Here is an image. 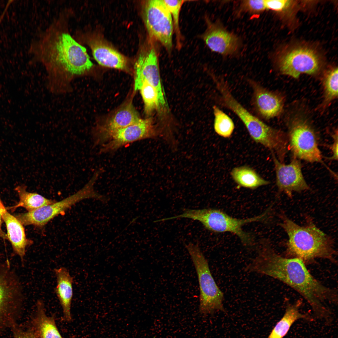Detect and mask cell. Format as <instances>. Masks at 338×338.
I'll use <instances>...</instances> for the list:
<instances>
[{"label":"cell","mask_w":338,"mask_h":338,"mask_svg":"<svg viewBox=\"0 0 338 338\" xmlns=\"http://www.w3.org/2000/svg\"><path fill=\"white\" fill-rule=\"evenodd\" d=\"M13 338H38L34 331L30 327L25 330L21 328L17 322L11 327Z\"/></svg>","instance_id":"4dcf8cb0"},{"label":"cell","mask_w":338,"mask_h":338,"mask_svg":"<svg viewBox=\"0 0 338 338\" xmlns=\"http://www.w3.org/2000/svg\"><path fill=\"white\" fill-rule=\"evenodd\" d=\"M2 203V202L0 198V238L7 239V234L3 231L1 227L3 220L1 215V206Z\"/></svg>","instance_id":"d6a6232c"},{"label":"cell","mask_w":338,"mask_h":338,"mask_svg":"<svg viewBox=\"0 0 338 338\" xmlns=\"http://www.w3.org/2000/svg\"><path fill=\"white\" fill-rule=\"evenodd\" d=\"M217 87L221 103L238 117L253 140L269 149L274 147L280 139L279 130L266 125L243 106L233 95L227 83L220 82Z\"/></svg>","instance_id":"8992f818"},{"label":"cell","mask_w":338,"mask_h":338,"mask_svg":"<svg viewBox=\"0 0 338 338\" xmlns=\"http://www.w3.org/2000/svg\"><path fill=\"white\" fill-rule=\"evenodd\" d=\"M301 304L300 301L298 300L287 306L283 317L276 324L267 338H283L295 321L300 319H309L307 315L300 312Z\"/></svg>","instance_id":"7402d4cb"},{"label":"cell","mask_w":338,"mask_h":338,"mask_svg":"<svg viewBox=\"0 0 338 338\" xmlns=\"http://www.w3.org/2000/svg\"><path fill=\"white\" fill-rule=\"evenodd\" d=\"M248 82L253 91V106L258 115L267 119L280 115L283 107V100L280 97L254 80H249Z\"/></svg>","instance_id":"ac0fdd59"},{"label":"cell","mask_w":338,"mask_h":338,"mask_svg":"<svg viewBox=\"0 0 338 338\" xmlns=\"http://www.w3.org/2000/svg\"><path fill=\"white\" fill-rule=\"evenodd\" d=\"M338 68H333L326 74L324 79L325 102L328 103L338 97Z\"/></svg>","instance_id":"4316f807"},{"label":"cell","mask_w":338,"mask_h":338,"mask_svg":"<svg viewBox=\"0 0 338 338\" xmlns=\"http://www.w3.org/2000/svg\"><path fill=\"white\" fill-rule=\"evenodd\" d=\"M23 299L20 281L8 261L0 263V333L16 323Z\"/></svg>","instance_id":"ba28073f"},{"label":"cell","mask_w":338,"mask_h":338,"mask_svg":"<svg viewBox=\"0 0 338 338\" xmlns=\"http://www.w3.org/2000/svg\"><path fill=\"white\" fill-rule=\"evenodd\" d=\"M159 136H161V132L154 125L152 119H141L113 134L107 141L101 145L100 152L115 151L133 142L146 139L156 138Z\"/></svg>","instance_id":"4fadbf2b"},{"label":"cell","mask_w":338,"mask_h":338,"mask_svg":"<svg viewBox=\"0 0 338 338\" xmlns=\"http://www.w3.org/2000/svg\"><path fill=\"white\" fill-rule=\"evenodd\" d=\"M269 209L262 214L253 218L240 219L229 216L220 210L214 208L186 209L179 215L172 217L176 219L186 218L199 221L207 230L218 233L230 232L236 235L246 246H252L253 240L252 236L242 229L243 226L264 219Z\"/></svg>","instance_id":"277c9868"},{"label":"cell","mask_w":338,"mask_h":338,"mask_svg":"<svg viewBox=\"0 0 338 338\" xmlns=\"http://www.w3.org/2000/svg\"><path fill=\"white\" fill-rule=\"evenodd\" d=\"M31 327L38 338H63L56 326L54 316H47L41 300L38 301Z\"/></svg>","instance_id":"44dd1931"},{"label":"cell","mask_w":338,"mask_h":338,"mask_svg":"<svg viewBox=\"0 0 338 338\" xmlns=\"http://www.w3.org/2000/svg\"><path fill=\"white\" fill-rule=\"evenodd\" d=\"M73 15L70 8L62 10L30 46L32 63L44 68L47 87L53 94L72 92L73 81L88 74L94 66L85 48L71 34L69 22Z\"/></svg>","instance_id":"6da1fadb"},{"label":"cell","mask_w":338,"mask_h":338,"mask_svg":"<svg viewBox=\"0 0 338 338\" xmlns=\"http://www.w3.org/2000/svg\"><path fill=\"white\" fill-rule=\"evenodd\" d=\"M57 279L55 292L63 309L65 320L72 319L71 304L73 296V278L66 268L61 267L54 269Z\"/></svg>","instance_id":"ffe728a7"},{"label":"cell","mask_w":338,"mask_h":338,"mask_svg":"<svg viewBox=\"0 0 338 338\" xmlns=\"http://www.w3.org/2000/svg\"><path fill=\"white\" fill-rule=\"evenodd\" d=\"M276 174V183L279 193H284L291 197L294 192L308 190L307 184L302 171L300 160L293 157L290 162L285 164L281 162L275 154L271 152Z\"/></svg>","instance_id":"5bb4252c"},{"label":"cell","mask_w":338,"mask_h":338,"mask_svg":"<svg viewBox=\"0 0 338 338\" xmlns=\"http://www.w3.org/2000/svg\"><path fill=\"white\" fill-rule=\"evenodd\" d=\"M73 36L80 44H85L89 46L94 58L100 65L129 71L127 59L95 34L79 29Z\"/></svg>","instance_id":"7c38bea8"},{"label":"cell","mask_w":338,"mask_h":338,"mask_svg":"<svg viewBox=\"0 0 338 338\" xmlns=\"http://www.w3.org/2000/svg\"><path fill=\"white\" fill-rule=\"evenodd\" d=\"M138 113L130 100L125 103L100 125H97L93 132L95 144L105 143L116 131L140 120Z\"/></svg>","instance_id":"9a60e30c"},{"label":"cell","mask_w":338,"mask_h":338,"mask_svg":"<svg viewBox=\"0 0 338 338\" xmlns=\"http://www.w3.org/2000/svg\"><path fill=\"white\" fill-rule=\"evenodd\" d=\"M230 174L238 185L251 189H255L270 183L261 177L254 170L247 166L234 167L231 170Z\"/></svg>","instance_id":"603a6c76"},{"label":"cell","mask_w":338,"mask_h":338,"mask_svg":"<svg viewBox=\"0 0 338 338\" xmlns=\"http://www.w3.org/2000/svg\"><path fill=\"white\" fill-rule=\"evenodd\" d=\"M333 139V142L330 146V148L332 152V156L327 158L328 160H338V132L337 130L332 135Z\"/></svg>","instance_id":"1f68e13d"},{"label":"cell","mask_w":338,"mask_h":338,"mask_svg":"<svg viewBox=\"0 0 338 338\" xmlns=\"http://www.w3.org/2000/svg\"><path fill=\"white\" fill-rule=\"evenodd\" d=\"M3 204L1 206V215L6 228L7 239L11 243L14 253L23 261L26 248L32 244L33 241L27 238L23 225L15 216L7 211Z\"/></svg>","instance_id":"d6986e66"},{"label":"cell","mask_w":338,"mask_h":338,"mask_svg":"<svg viewBox=\"0 0 338 338\" xmlns=\"http://www.w3.org/2000/svg\"><path fill=\"white\" fill-rule=\"evenodd\" d=\"M294 1L288 0H264L266 9L280 12L286 10L294 3Z\"/></svg>","instance_id":"f546056e"},{"label":"cell","mask_w":338,"mask_h":338,"mask_svg":"<svg viewBox=\"0 0 338 338\" xmlns=\"http://www.w3.org/2000/svg\"><path fill=\"white\" fill-rule=\"evenodd\" d=\"M195 267L200 289L199 309L204 315L216 311L225 312L223 305L224 294L216 283L208 264L197 244L186 245Z\"/></svg>","instance_id":"52a82bcc"},{"label":"cell","mask_w":338,"mask_h":338,"mask_svg":"<svg viewBox=\"0 0 338 338\" xmlns=\"http://www.w3.org/2000/svg\"><path fill=\"white\" fill-rule=\"evenodd\" d=\"M243 11L251 13L256 14L263 12L265 9L264 0H244L241 4Z\"/></svg>","instance_id":"f1b7e54d"},{"label":"cell","mask_w":338,"mask_h":338,"mask_svg":"<svg viewBox=\"0 0 338 338\" xmlns=\"http://www.w3.org/2000/svg\"><path fill=\"white\" fill-rule=\"evenodd\" d=\"M100 174L99 171H96L82 188L62 200L56 201L32 211L18 213L15 216L23 226L32 225L42 227L54 218L64 213L73 205L83 200L94 198L103 203L107 202L109 198L99 194L94 188V185Z\"/></svg>","instance_id":"5b68a950"},{"label":"cell","mask_w":338,"mask_h":338,"mask_svg":"<svg viewBox=\"0 0 338 338\" xmlns=\"http://www.w3.org/2000/svg\"><path fill=\"white\" fill-rule=\"evenodd\" d=\"M280 226L288 237L287 252L292 257L299 258L305 263L318 259L335 263L336 251L332 239L310 222L301 226L284 214L280 215Z\"/></svg>","instance_id":"3957f363"},{"label":"cell","mask_w":338,"mask_h":338,"mask_svg":"<svg viewBox=\"0 0 338 338\" xmlns=\"http://www.w3.org/2000/svg\"><path fill=\"white\" fill-rule=\"evenodd\" d=\"M143 16L151 38L160 43L170 52L172 47L174 27L171 14L163 0L146 1Z\"/></svg>","instance_id":"8fae6325"},{"label":"cell","mask_w":338,"mask_h":338,"mask_svg":"<svg viewBox=\"0 0 338 338\" xmlns=\"http://www.w3.org/2000/svg\"><path fill=\"white\" fill-rule=\"evenodd\" d=\"M287 137L293 157L309 162L321 163L335 176L323 161L319 147L318 136L307 120L300 117L293 119L289 125Z\"/></svg>","instance_id":"9c48e42d"},{"label":"cell","mask_w":338,"mask_h":338,"mask_svg":"<svg viewBox=\"0 0 338 338\" xmlns=\"http://www.w3.org/2000/svg\"><path fill=\"white\" fill-rule=\"evenodd\" d=\"M214 116V128L219 136L225 138L230 137L234 129L232 119L216 106L213 107Z\"/></svg>","instance_id":"484cf974"},{"label":"cell","mask_w":338,"mask_h":338,"mask_svg":"<svg viewBox=\"0 0 338 338\" xmlns=\"http://www.w3.org/2000/svg\"><path fill=\"white\" fill-rule=\"evenodd\" d=\"M26 188V186L24 185L18 186L15 188L19 200L16 205L8 208L13 211L17 208L22 207L28 212H30L56 201L48 199L37 193L29 192L27 191Z\"/></svg>","instance_id":"cb8c5ba5"},{"label":"cell","mask_w":338,"mask_h":338,"mask_svg":"<svg viewBox=\"0 0 338 338\" xmlns=\"http://www.w3.org/2000/svg\"><path fill=\"white\" fill-rule=\"evenodd\" d=\"M134 69L135 91L141 82L145 81L165 96L161 80L157 56L154 47H151L140 53L135 62Z\"/></svg>","instance_id":"2e32d148"},{"label":"cell","mask_w":338,"mask_h":338,"mask_svg":"<svg viewBox=\"0 0 338 338\" xmlns=\"http://www.w3.org/2000/svg\"><path fill=\"white\" fill-rule=\"evenodd\" d=\"M259 245L257 255L246 266L245 271L270 276L283 282L299 293L317 316H328L330 311L327 303H337V291L317 280L300 259L281 255L268 240H262Z\"/></svg>","instance_id":"7a4b0ae2"},{"label":"cell","mask_w":338,"mask_h":338,"mask_svg":"<svg viewBox=\"0 0 338 338\" xmlns=\"http://www.w3.org/2000/svg\"><path fill=\"white\" fill-rule=\"evenodd\" d=\"M203 38L211 50L223 55L234 53L239 46L237 36L228 31L218 22L209 23Z\"/></svg>","instance_id":"e0dca14e"},{"label":"cell","mask_w":338,"mask_h":338,"mask_svg":"<svg viewBox=\"0 0 338 338\" xmlns=\"http://www.w3.org/2000/svg\"><path fill=\"white\" fill-rule=\"evenodd\" d=\"M281 72L295 78L300 74H315L322 65L321 56L315 49L307 45L297 44L284 49L278 58Z\"/></svg>","instance_id":"30bf717a"},{"label":"cell","mask_w":338,"mask_h":338,"mask_svg":"<svg viewBox=\"0 0 338 338\" xmlns=\"http://www.w3.org/2000/svg\"><path fill=\"white\" fill-rule=\"evenodd\" d=\"M140 90L144 103V111L148 115L166 106L165 96L146 81H142L137 90Z\"/></svg>","instance_id":"d4e9b609"},{"label":"cell","mask_w":338,"mask_h":338,"mask_svg":"<svg viewBox=\"0 0 338 338\" xmlns=\"http://www.w3.org/2000/svg\"><path fill=\"white\" fill-rule=\"evenodd\" d=\"M163 1L171 14L177 47L180 48L181 45V37L179 24V15L181 7L186 1L164 0Z\"/></svg>","instance_id":"83f0119b"}]
</instances>
